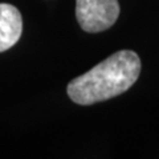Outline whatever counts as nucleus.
I'll return each instance as SVG.
<instances>
[{
  "instance_id": "3",
  "label": "nucleus",
  "mask_w": 159,
  "mask_h": 159,
  "mask_svg": "<svg viewBox=\"0 0 159 159\" xmlns=\"http://www.w3.org/2000/svg\"><path fill=\"white\" fill-rule=\"evenodd\" d=\"M23 32V19L19 9L7 3H0V52L12 48Z\"/></svg>"
},
{
  "instance_id": "2",
  "label": "nucleus",
  "mask_w": 159,
  "mask_h": 159,
  "mask_svg": "<svg viewBox=\"0 0 159 159\" xmlns=\"http://www.w3.org/2000/svg\"><path fill=\"white\" fill-rule=\"evenodd\" d=\"M118 16V0H76V17L85 32L106 31L114 25Z\"/></svg>"
},
{
  "instance_id": "1",
  "label": "nucleus",
  "mask_w": 159,
  "mask_h": 159,
  "mask_svg": "<svg viewBox=\"0 0 159 159\" xmlns=\"http://www.w3.org/2000/svg\"><path fill=\"white\" fill-rule=\"evenodd\" d=\"M141 73V58L134 51H119L82 76L72 80L68 96L78 105H93L125 93Z\"/></svg>"
}]
</instances>
